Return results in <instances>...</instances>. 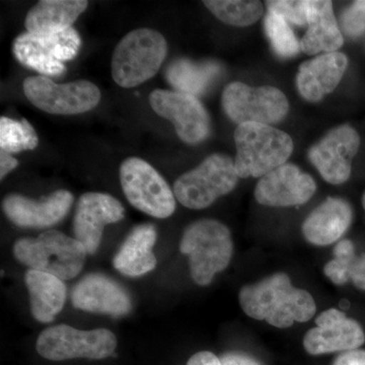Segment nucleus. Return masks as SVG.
Returning a JSON list of instances; mask_svg holds the SVG:
<instances>
[{
    "mask_svg": "<svg viewBox=\"0 0 365 365\" xmlns=\"http://www.w3.org/2000/svg\"><path fill=\"white\" fill-rule=\"evenodd\" d=\"M18 160L13 158L11 153L0 151V179L4 180V177L11 170L18 167Z\"/></svg>",
    "mask_w": 365,
    "mask_h": 365,
    "instance_id": "nucleus-36",
    "label": "nucleus"
},
{
    "mask_svg": "<svg viewBox=\"0 0 365 365\" xmlns=\"http://www.w3.org/2000/svg\"><path fill=\"white\" fill-rule=\"evenodd\" d=\"M348 58L341 52L326 53L299 66L297 86L302 98L319 102L332 93L346 72Z\"/></svg>",
    "mask_w": 365,
    "mask_h": 365,
    "instance_id": "nucleus-19",
    "label": "nucleus"
},
{
    "mask_svg": "<svg viewBox=\"0 0 365 365\" xmlns=\"http://www.w3.org/2000/svg\"><path fill=\"white\" fill-rule=\"evenodd\" d=\"M158 239L157 228L151 223L137 225L115 255L113 265L129 277H139L151 272L157 266L153 249Z\"/></svg>",
    "mask_w": 365,
    "mask_h": 365,
    "instance_id": "nucleus-22",
    "label": "nucleus"
},
{
    "mask_svg": "<svg viewBox=\"0 0 365 365\" xmlns=\"http://www.w3.org/2000/svg\"><path fill=\"white\" fill-rule=\"evenodd\" d=\"M269 13H274L297 26L307 25V0H273L267 1Z\"/></svg>",
    "mask_w": 365,
    "mask_h": 365,
    "instance_id": "nucleus-30",
    "label": "nucleus"
},
{
    "mask_svg": "<svg viewBox=\"0 0 365 365\" xmlns=\"http://www.w3.org/2000/svg\"><path fill=\"white\" fill-rule=\"evenodd\" d=\"M235 167L242 179L265 176L285 165L294 150L292 137L270 125H239L235 131Z\"/></svg>",
    "mask_w": 365,
    "mask_h": 365,
    "instance_id": "nucleus-2",
    "label": "nucleus"
},
{
    "mask_svg": "<svg viewBox=\"0 0 365 365\" xmlns=\"http://www.w3.org/2000/svg\"><path fill=\"white\" fill-rule=\"evenodd\" d=\"M307 29L300 41V49L309 55L318 53L338 52L344 39L341 33L332 1L309 0L307 1Z\"/></svg>",
    "mask_w": 365,
    "mask_h": 365,
    "instance_id": "nucleus-21",
    "label": "nucleus"
},
{
    "mask_svg": "<svg viewBox=\"0 0 365 365\" xmlns=\"http://www.w3.org/2000/svg\"><path fill=\"white\" fill-rule=\"evenodd\" d=\"M13 252L16 260L24 265L61 280L76 277L83 270L88 254L81 242L58 230L18 240Z\"/></svg>",
    "mask_w": 365,
    "mask_h": 365,
    "instance_id": "nucleus-4",
    "label": "nucleus"
},
{
    "mask_svg": "<svg viewBox=\"0 0 365 365\" xmlns=\"http://www.w3.org/2000/svg\"><path fill=\"white\" fill-rule=\"evenodd\" d=\"M116 347V336L107 329L85 331L68 325L46 329L36 343V349L41 356L52 361L104 359L111 356Z\"/></svg>",
    "mask_w": 365,
    "mask_h": 365,
    "instance_id": "nucleus-9",
    "label": "nucleus"
},
{
    "mask_svg": "<svg viewBox=\"0 0 365 365\" xmlns=\"http://www.w3.org/2000/svg\"><path fill=\"white\" fill-rule=\"evenodd\" d=\"M187 365H222L220 357L216 356L212 352H197L193 356L190 357Z\"/></svg>",
    "mask_w": 365,
    "mask_h": 365,
    "instance_id": "nucleus-35",
    "label": "nucleus"
},
{
    "mask_svg": "<svg viewBox=\"0 0 365 365\" xmlns=\"http://www.w3.org/2000/svg\"><path fill=\"white\" fill-rule=\"evenodd\" d=\"M81 36L69 28L52 34L24 33L16 38L13 53L16 60L43 76H62L66 71L63 62L78 55Z\"/></svg>",
    "mask_w": 365,
    "mask_h": 365,
    "instance_id": "nucleus-7",
    "label": "nucleus"
},
{
    "mask_svg": "<svg viewBox=\"0 0 365 365\" xmlns=\"http://www.w3.org/2000/svg\"><path fill=\"white\" fill-rule=\"evenodd\" d=\"M360 137L348 125L334 128L309 153V160L325 181L333 185L347 182L352 160L359 153Z\"/></svg>",
    "mask_w": 365,
    "mask_h": 365,
    "instance_id": "nucleus-13",
    "label": "nucleus"
},
{
    "mask_svg": "<svg viewBox=\"0 0 365 365\" xmlns=\"http://www.w3.org/2000/svg\"><path fill=\"white\" fill-rule=\"evenodd\" d=\"M222 66L215 61L195 62L178 59L168 67L165 76L175 91L198 98L220 76Z\"/></svg>",
    "mask_w": 365,
    "mask_h": 365,
    "instance_id": "nucleus-25",
    "label": "nucleus"
},
{
    "mask_svg": "<svg viewBox=\"0 0 365 365\" xmlns=\"http://www.w3.org/2000/svg\"><path fill=\"white\" fill-rule=\"evenodd\" d=\"M180 251L189 256L192 279L205 287L230 265L234 253L230 230L218 220H197L185 230Z\"/></svg>",
    "mask_w": 365,
    "mask_h": 365,
    "instance_id": "nucleus-3",
    "label": "nucleus"
},
{
    "mask_svg": "<svg viewBox=\"0 0 365 365\" xmlns=\"http://www.w3.org/2000/svg\"><path fill=\"white\" fill-rule=\"evenodd\" d=\"M362 205H364V208L365 209V193L364 194V197H362Z\"/></svg>",
    "mask_w": 365,
    "mask_h": 365,
    "instance_id": "nucleus-37",
    "label": "nucleus"
},
{
    "mask_svg": "<svg viewBox=\"0 0 365 365\" xmlns=\"http://www.w3.org/2000/svg\"><path fill=\"white\" fill-rule=\"evenodd\" d=\"M71 302L76 309L88 313L108 314L120 318L130 313V294L120 283L104 274L85 276L71 292Z\"/></svg>",
    "mask_w": 365,
    "mask_h": 365,
    "instance_id": "nucleus-18",
    "label": "nucleus"
},
{
    "mask_svg": "<svg viewBox=\"0 0 365 365\" xmlns=\"http://www.w3.org/2000/svg\"><path fill=\"white\" fill-rule=\"evenodd\" d=\"M88 6L86 0H41L26 14V31L31 34H52L67 30Z\"/></svg>",
    "mask_w": 365,
    "mask_h": 365,
    "instance_id": "nucleus-24",
    "label": "nucleus"
},
{
    "mask_svg": "<svg viewBox=\"0 0 365 365\" xmlns=\"http://www.w3.org/2000/svg\"><path fill=\"white\" fill-rule=\"evenodd\" d=\"M203 4L218 20L235 26H247L256 23L264 11L261 1L251 0H207Z\"/></svg>",
    "mask_w": 365,
    "mask_h": 365,
    "instance_id": "nucleus-26",
    "label": "nucleus"
},
{
    "mask_svg": "<svg viewBox=\"0 0 365 365\" xmlns=\"http://www.w3.org/2000/svg\"><path fill=\"white\" fill-rule=\"evenodd\" d=\"M39 143L37 132L26 119L21 121L1 117L0 119V150L4 153H21L35 150Z\"/></svg>",
    "mask_w": 365,
    "mask_h": 365,
    "instance_id": "nucleus-27",
    "label": "nucleus"
},
{
    "mask_svg": "<svg viewBox=\"0 0 365 365\" xmlns=\"http://www.w3.org/2000/svg\"><path fill=\"white\" fill-rule=\"evenodd\" d=\"M349 278L355 287L365 292V254L353 259L349 267Z\"/></svg>",
    "mask_w": 365,
    "mask_h": 365,
    "instance_id": "nucleus-32",
    "label": "nucleus"
},
{
    "mask_svg": "<svg viewBox=\"0 0 365 365\" xmlns=\"http://www.w3.org/2000/svg\"><path fill=\"white\" fill-rule=\"evenodd\" d=\"M150 104L158 116L174 124L185 143L195 145L210 134V118L198 98L176 91L155 90Z\"/></svg>",
    "mask_w": 365,
    "mask_h": 365,
    "instance_id": "nucleus-12",
    "label": "nucleus"
},
{
    "mask_svg": "<svg viewBox=\"0 0 365 365\" xmlns=\"http://www.w3.org/2000/svg\"><path fill=\"white\" fill-rule=\"evenodd\" d=\"M167 54V41L158 31L148 28L131 31L115 48L113 79L124 88L141 85L158 73Z\"/></svg>",
    "mask_w": 365,
    "mask_h": 365,
    "instance_id": "nucleus-5",
    "label": "nucleus"
},
{
    "mask_svg": "<svg viewBox=\"0 0 365 365\" xmlns=\"http://www.w3.org/2000/svg\"><path fill=\"white\" fill-rule=\"evenodd\" d=\"M352 220L351 205L344 199L330 197L307 216L302 225V235L314 246H329L339 241Z\"/></svg>",
    "mask_w": 365,
    "mask_h": 365,
    "instance_id": "nucleus-20",
    "label": "nucleus"
},
{
    "mask_svg": "<svg viewBox=\"0 0 365 365\" xmlns=\"http://www.w3.org/2000/svg\"><path fill=\"white\" fill-rule=\"evenodd\" d=\"M124 216V206L109 194H83L78 199L73 218L74 239L83 244L88 254H96L106 225L120 222Z\"/></svg>",
    "mask_w": 365,
    "mask_h": 365,
    "instance_id": "nucleus-15",
    "label": "nucleus"
},
{
    "mask_svg": "<svg viewBox=\"0 0 365 365\" xmlns=\"http://www.w3.org/2000/svg\"><path fill=\"white\" fill-rule=\"evenodd\" d=\"M120 182L133 207L155 218H168L176 210V196L153 165L139 158L120 165Z\"/></svg>",
    "mask_w": 365,
    "mask_h": 365,
    "instance_id": "nucleus-8",
    "label": "nucleus"
},
{
    "mask_svg": "<svg viewBox=\"0 0 365 365\" xmlns=\"http://www.w3.org/2000/svg\"><path fill=\"white\" fill-rule=\"evenodd\" d=\"M25 282L34 318L40 323H51L66 304V283L56 276L33 269L26 271Z\"/></svg>",
    "mask_w": 365,
    "mask_h": 365,
    "instance_id": "nucleus-23",
    "label": "nucleus"
},
{
    "mask_svg": "<svg viewBox=\"0 0 365 365\" xmlns=\"http://www.w3.org/2000/svg\"><path fill=\"white\" fill-rule=\"evenodd\" d=\"M316 324L304 338L309 354L351 351L365 343L364 331L359 322L348 318L340 309H326L319 314Z\"/></svg>",
    "mask_w": 365,
    "mask_h": 365,
    "instance_id": "nucleus-14",
    "label": "nucleus"
},
{
    "mask_svg": "<svg viewBox=\"0 0 365 365\" xmlns=\"http://www.w3.org/2000/svg\"><path fill=\"white\" fill-rule=\"evenodd\" d=\"M334 259L324 267V273L334 284L344 285L349 282V267L355 258V248L350 240L344 239L337 242L333 251Z\"/></svg>",
    "mask_w": 365,
    "mask_h": 365,
    "instance_id": "nucleus-29",
    "label": "nucleus"
},
{
    "mask_svg": "<svg viewBox=\"0 0 365 365\" xmlns=\"http://www.w3.org/2000/svg\"><path fill=\"white\" fill-rule=\"evenodd\" d=\"M222 365H262L251 355L242 352H227L220 357Z\"/></svg>",
    "mask_w": 365,
    "mask_h": 365,
    "instance_id": "nucleus-33",
    "label": "nucleus"
},
{
    "mask_svg": "<svg viewBox=\"0 0 365 365\" xmlns=\"http://www.w3.org/2000/svg\"><path fill=\"white\" fill-rule=\"evenodd\" d=\"M23 90L38 109L54 115H76L95 109L100 103L101 91L88 81L54 83L47 76H30L24 81Z\"/></svg>",
    "mask_w": 365,
    "mask_h": 365,
    "instance_id": "nucleus-10",
    "label": "nucleus"
},
{
    "mask_svg": "<svg viewBox=\"0 0 365 365\" xmlns=\"http://www.w3.org/2000/svg\"><path fill=\"white\" fill-rule=\"evenodd\" d=\"M264 26L274 51L279 56L289 58L299 54L300 43L284 19L278 14L269 13L266 16Z\"/></svg>",
    "mask_w": 365,
    "mask_h": 365,
    "instance_id": "nucleus-28",
    "label": "nucleus"
},
{
    "mask_svg": "<svg viewBox=\"0 0 365 365\" xmlns=\"http://www.w3.org/2000/svg\"><path fill=\"white\" fill-rule=\"evenodd\" d=\"M223 111L235 123L271 125L282 121L289 111L287 98L273 86L253 88L232 83L223 91Z\"/></svg>",
    "mask_w": 365,
    "mask_h": 365,
    "instance_id": "nucleus-11",
    "label": "nucleus"
},
{
    "mask_svg": "<svg viewBox=\"0 0 365 365\" xmlns=\"http://www.w3.org/2000/svg\"><path fill=\"white\" fill-rule=\"evenodd\" d=\"M341 26L346 35L359 38L365 33V0H357L341 14Z\"/></svg>",
    "mask_w": 365,
    "mask_h": 365,
    "instance_id": "nucleus-31",
    "label": "nucleus"
},
{
    "mask_svg": "<svg viewBox=\"0 0 365 365\" xmlns=\"http://www.w3.org/2000/svg\"><path fill=\"white\" fill-rule=\"evenodd\" d=\"M332 365H365V350L356 349L340 353Z\"/></svg>",
    "mask_w": 365,
    "mask_h": 365,
    "instance_id": "nucleus-34",
    "label": "nucleus"
},
{
    "mask_svg": "<svg viewBox=\"0 0 365 365\" xmlns=\"http://www.w3.org/2000/svg\"><path fill=\"white\" fill-rule=\"evenodd\" d=\"M316 190L313 178L297 165L285 163L261 178L255 188V198L261 205L289 207L307 203Z\"/></svg>",
    "mask_w": 365,
    "mask_h": 365,
    "instance_id": "nucleus-16",
    "label": "nucleus"
},
{
    "mask_svg": "<svg viewBox=\"0 0 365 365\" xmlns=\"http://www.w3.org/2000/svg\"><path fill=\"white\" fill-rule=\"evenodd\" d=\"M240 306L250 318L266 321L279 329L306 323L317 312L309 292L294 287L289 276L278 272L240 289Z\"/></svg>",
    "mask_w": 365,
    "mask_h": 365,
    "instance_id": "nucleus-1",
    "label": "nucleus"
},
{
    "mask_svg": "<svg viewBox=\"0 0 365 365\" xmlns=\"http://www.w3.org/2000/svg\"><path fill=\"white\" fill-rule=\"evenodd\" d=\"M239 178L235 160L215 153L195 169L178 178L174 185L175 196L185 207L195 210L207 208L220 197L230 193Z\"/></svg>",
    "mask_w": 365,
    "mask_h": 365,
    "instance_id": "nucleus-6",
    "label": "nucleus"
},
{
    "mask_svg": "<svg viewBox=\"0 0 365 365\" xmlns=\"http://www.w3.org/2000/svg\"><path fill=\"white\" fill-rule=\"evenodd\" d=\"M73 200V195L67 190H57L41 201L21 194H9L2 200V210L18 227L48 228L66 218Z\"/></svg>",
    "mask_w": 365,
    "mask_h": 365,
    "instance_id": "nucleus-17",
    "label": "nucleus"
}]
</instances>
